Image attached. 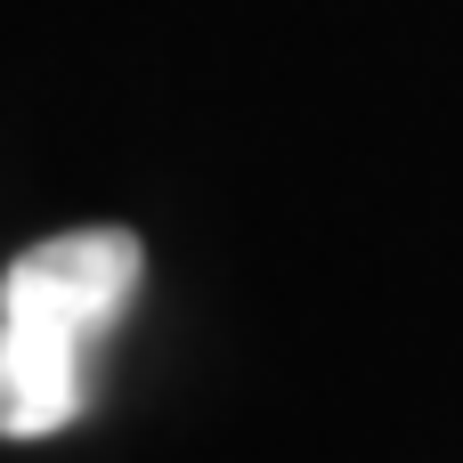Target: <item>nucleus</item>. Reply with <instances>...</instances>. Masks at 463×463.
<instances>
[{"label": "nucleus", "instance_id": "nucleus-2", "mask_svg": "<svg viewBox=\"0 0 463 463\" xmlns=\"http://www.w3.org/2000/svg\"><path fill=\"white\" fill-rule=\"evenodd\" d=\"M90 407V342L0 317V439H49Z\"/></svg>", "mask_w": 463, "mask_h": 463}, {"label": "nucleus", "instance_id": "nucleus-1", "mask_svg": "<svg viewBox=\"0 0 463 463\" xmlns=\"http://www.w3.org/2000/svg\"><path fill=\"white\" fill-rule=\"evenodd\" d=\"M138 277H146L138 236H122V228H73V236L33 244L0 277V317H33V326H57V334H73V342L98 350L122 326Z\"/></svg>", "mask_w": 463, "mask_h": 463}]
</instances>
